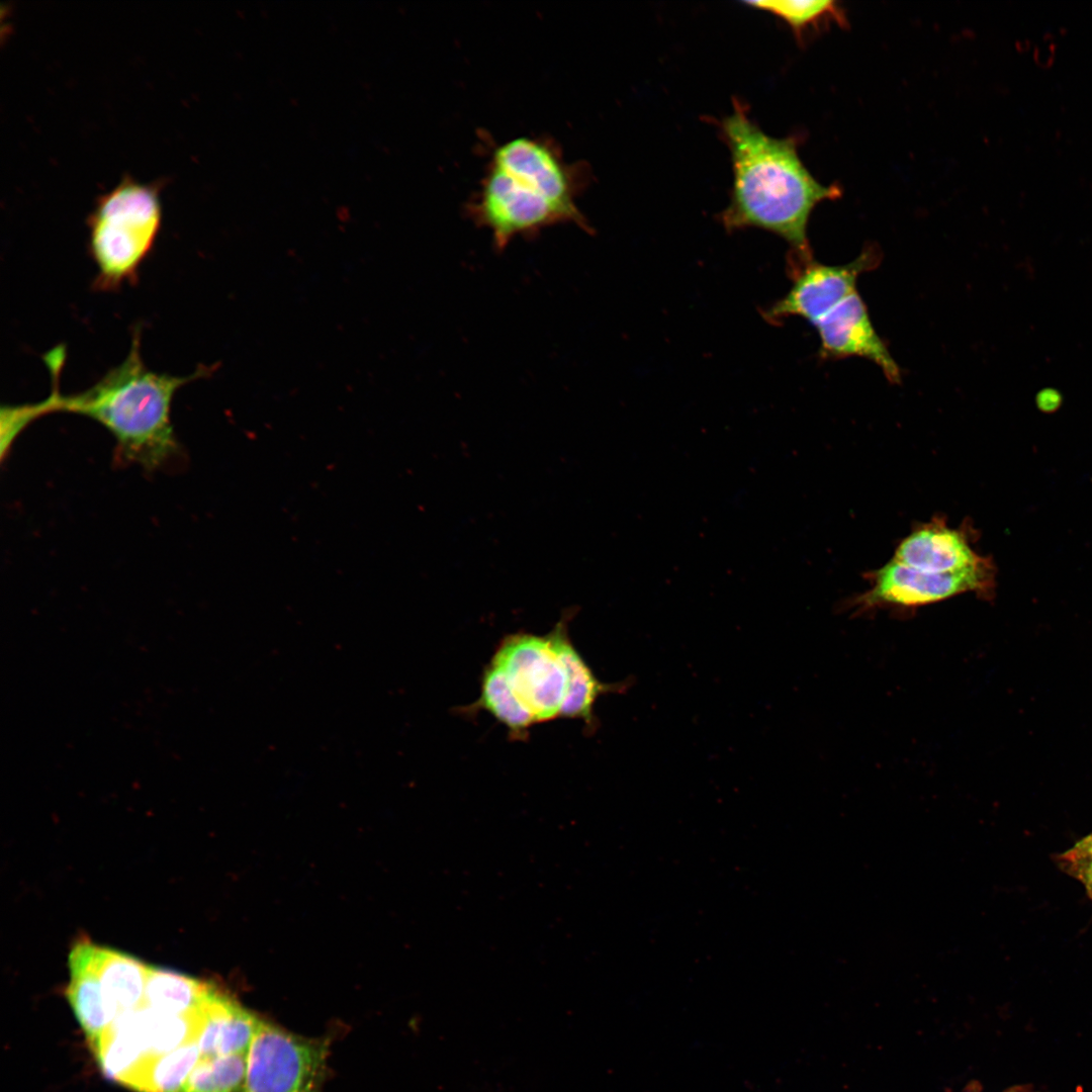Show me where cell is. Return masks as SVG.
Returning <instances> with one entry per match:
<instances>
[{
    "mask_svg": "<svg viewBox=\"0 0 1092 1092\" xmlns=\"http://www.w3.org/2000/svg\"><path fill=\"white\" fill-rule=\"evenodd\" d=\"M505 670L516 696L535 723L560 717L566 672L548 634L516 632L505 636L492 657Z\"/></svg>",
    "mask_w": 1092,
    "mask_h": 1092,
    "instance_id": "7",
    "label": "cell"
},
{
    "mask_svg": "<svg viewBox=\"0 0 1092 1092\" xmlns=\"http://www.w3.org/2000/svg\"><path fill=\"white\" fill-rule=\"evenodd\" d=\"M330 1041L261 1019L247 1052L243 1092H323Z\"/></svg>",
    "mask_w": 1092,
    "mask_h": 1092,
    "instance_id": "5",
    "label": "cell"
},
{
    "mask_svg": "<svg viewBox=\"0 0 1092 1092\" xmlns=\"http://www.w3.org/2000/svg\"><path fill=\"white\" fill-rule=\"evenodd\" d=\"M200 1058L197 1041L186 1043L151 1061L126 1086L138 1092H182Z\"/></svg>",
    "mask_w": 1092,
    "mask_h": 1092,
    "instance_id": "17",
    "label": "cell"
},
{
    "mask_svg": "<svg viewBox=\"0 0 1092 1092\" xmlns=\"http://www.w3.org/2000/svg\"><path fill=\"white\" fill-rule=\"evenodd\" d=\"M211 986L187 975L149 966L143 1005L181 1015L198 1010Z\"/></svg>",
    "mask_w": 1092,
    "mask_h": 1092,
    "instance_id": "16",
    "label": "cell"
},
{
    "mask_svg": "<svg viewBox=\"0 0 1092 1092\" xmlns=\"http://www.w3.org/2000/svg\"><path fill=\"white\" fill-rule=\"evenodd\" d=\"M46 363L54 380L52 391L44 398L47 414H77L99 423L114 438L119 460L148 471L161 468L179 453L171 421L176 391L211 372L205 366L188 376L150 370L142 358L139 329L132 335L125 359L81 392L70 395L60 392L62 357L53 356Z\"/></svg>",
    "mask_w": 1092,
    "mask_h": 1092,
    "instance_id": "3",
    "label": "cell"
},
{
    "mask_svg": "<svg viewBox=\"0 0 1092 1092\" xmlns=\"http://www.w3.org/2000/svg\"><path fill=\"white\" fill-rule=\"evenodd\" d=\"M197 1038L201 1058L247 1055L260 1017L211 987Z\"/></svg>",
    "mask_w": 1092,
    "mask_h": 1092,
    "instance_id": "12",
    "label": "cell"
},
{
    "mask_svg": "<svg viewBox=\"0 0 1092 1092\" xmlns=\"http://www.w3.org/2000/svg\"><path fill=\"white\" fill-rule=\"evenodd\" d=\"M1036 402L1041 411L1053 412L1059 407L1061 396L1059 392L1054 389H1044L1038 393Z\"/></svg>",
    "mask_w": 1092,
    "mask_h": 1092,
    "instance_id": "21",
    "label": "cell"
},
{
    "mask_svg": "<svg viewBox=\"0 0 1092 1092\" xmlns=\"http://www.w3.org/2000/svg\"><path fill=\"white\" fill-rule=\"evenodd\" d=\"M879 261V252L874 250L863 251L843 265L820 264L812 258L792 260V286L763 311V316L771 324L800 316L813 325L855 292L858 277Z\"/></svg>",
    "mask_w": 1092,
    "mask_h": 1092,
    "instance_id": "8",
    "label": "cell"
},
{
    "mask_svg": "<svg viewBox=\"0 0 1092 1092\" xmlns=\"http://www.w3.org/2000/svg\"><path fill=\"white\" fill-rule=\"evenodd\" d=\"M247 1055L200 1058L182 1092H243Z\"/></svg>",
    "mask_w": 1092,
    "mask_h": 1092,
    "instance_id": "19",
    "label": "cell"
},
{
    "mask_svg": "<svg viewBox=\"0 0 1092 1092\" xmlns=\"http://www.w3.org/2000/svg\"><path fill=\"white\" fill-rule=\"evenodd\" d=\"M1060 868L1084 886L1092 899V834L1078 840L1058 857Z\"/></svg>",
    "mask_w": 1092,
    "mask_h": 1092,
    "instance_id": "20",
    "label": "cell"
},
{
    "mask_svg": "<svg viewBox=\"0 0 1092 1092\" xmlns=\"http://www.w3.org/2000/svg\"><path fill=\"white\" fill-rule=\"evenodd\" d=\"M812 326L820 339L822 357H861L880 367L891 382L900 381V367L874 328L857 290Z\"/></svg>",
    "mask_w": 1092,
    "mask_h": 1092,
    "instance_id": "9",
    "label": "cell"
},
{
    "mask_svg": "<svg viewBox=\"0 0 1092 1092\" xmlns=\"http://www.w3.org/2000/svg\"><path fill=\"white\" fill-rule=\"evenodd\" d=\"M743 4L768 12L784 21L802 39L810 30L831 20L843 23L844 15L837 2L830 0H757Z\"/></svg>",
    "mask_w": 1092,
    "mask_h": 1092,
    "instance_id": "18",
    "label": "cell"
},
{
    "mask_svg": "<svg viewBox=\"0 0 1092 1092\" xmlns=\"http://www.w3.org/2000/svg\"><path fill=\"white\" fill-rule=\"evenodd\" d=\"M719 128L733 170L730 202L721 213L723 225L728 231L770 232L791 245L796 258L810 259V215L820 202L839 197L840 189L812 176L799 157L796 138L766 134L738 100Z\"/></svg>",
    "mask_w": 1092,
    "mask_h": 1092,
    "instance_id": "2",
    "label": "cell"
},
{
    "mask_svg": "<svg viewBox=\"0 0 1092 1092\" xmlns=\"http://www.w3.org/2000/svg\"><path fill=\"white\" fill-rule=\"evenodd\" d=\"M568 615H563L547 633L566 672V693L560 717L582 720L592 733L598 728L594 707L599 697L621 694L630 687V681L606 684L599 680L570 640Z\"/></svg>",
    "mask_w": 1092,
    "mask_h": 1092,
    "instance_id": "11",
    "label": "cell"
},
{
    "mask_svg": "<svg viewBox=\"0 0 1092 1092\" xmlns=\"http://www.w3.org/2000/svg\"><path fill=\"white\" fill-rule=\"evenodd\" d=\"M483 147L484 174L465 212L489 232L496 250L556 224L590 231L576 203L590 178L585 163L567 162L551 138L523 135L496 143L484 135Z\"/></svg>",
    "mask_w": 1092,
    "mask_h": 1092,
    "instance_id": "1",
    "label": "cell"
},
{
    "mask_svg": "<svg viewBox=\"0 0 1092 1092\" xmlns=\"http://www.w3.org/2000/svg\"><path fill=\"white\" fill-rule=\"evenodd\" d=\"M893 559L924 571L952 573L995 565L979 554L965 528H954L945 518L934 517L916 526L897 545Z\"/></svg>",
    "mask_w": 1092,
    "mask_h": 1092,
    "instance_id": "10",
    "label": "cell"
},
{
    "mask_svg": "<svg viewBox=\"0 0 1092 1092\" xmlns=\"http://www.w3.org/2000/svg\"><path fill=\"white\" fill-rule=\"evenodd\" d=\"M484 710L509 730L511 739L523 740L529 736L533 717L516 696L504 668L494 660L484 666L478 700L466 707L464 713Z\"/></svg>",
    "mask_w": 1092,
    "mask_h": 1092,
    "instance_id": "15",
    "label": "cell"
},
{
    "mask_svg": "<svg viewBox=\"0 0 1092 1092\" xmlns=\"http://www.w3.org/2000/svg\"><path fill=\"white\" fill-rule=\"evenodd\" d=\"M93 958L111 1022L118 1015L141 1007L149 966L129 954L96 944Z\"/></svg>",
    "mask_w": 1092,
    "mask_h": 1092,
    "instance_id": "14",
    "label": "cell"
},
{
    "mask_svg": "<svg viewBox=\"0 0 1092 1092\" xmlns=\"http://www.w3.org/2000/svg\"><path fill=\"white\" fill-rule=\"evenodd\" d=\"M94 944L80 941L69 954L71 980L68 1001L93 1049L111 1023L102 985L95 969Z\"/></svg>",
    "mask_w": 1092,
    "mask_h": 1092,
    "instance_id": "13",
    "label": "cell"
},
{
    "mask_svg": "<svg viewBox=\"0 0 1092 1092\" xmlns=\"http://www.w3.org/2000/svg\"><path fill=\"white\" fill-rule=\"evenodd\" d=\"M162 222L154 186L124 179L98 199L89 216V253L97 268L93 285L113 291L138 280Z\"/></svg>",
    "mask_w": 1092,
    "mask_h": 1092,
    "instance_id": "4",
    "label": "cell"
},
{
    "mask_svg": "<svg viewBox=\"0 0 1092 1092\" xmlns=\"http://www.w3.org/2000/svg\"><path fill=\"white\" fill-rule=\"evenodd\" d=\"M870 586L854 600L859 612L879 608L914 609L975 593L989 598L995 588V565L961 572L924 571L891 559L867 574Z\"/></svg>",
    "mask_w": 1092,
    "mask_h": 1092,
    "instance_id": "6",
    "label": "cell"
}]
</instances>
